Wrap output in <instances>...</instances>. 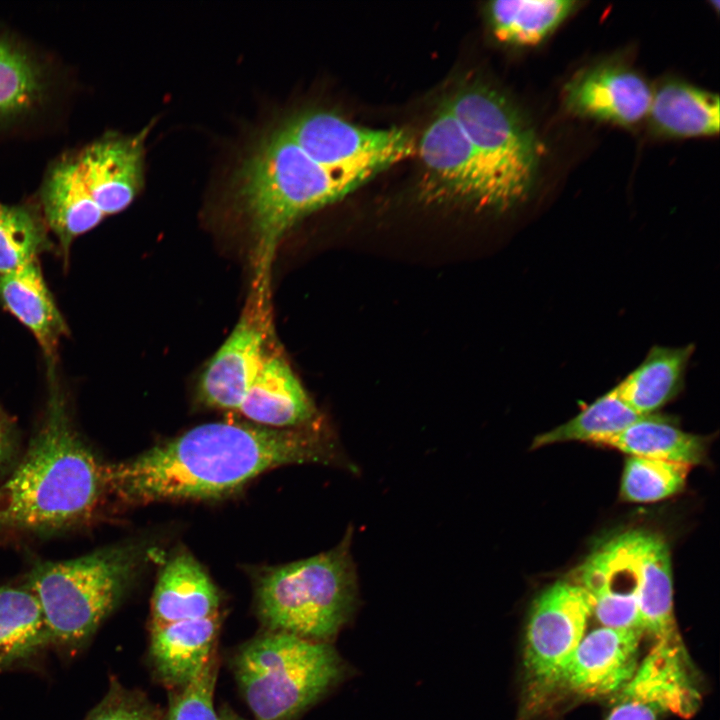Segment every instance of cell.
I'll return each mask as SVG.
<instances>
[{"label": "cell", "instance_id": "cell-1", "mask_svg": "<svg viewBox=\"0 0 720 720\" xmlns=\"http://www.w3.org/2000/svg\"><path fill=\"white\" fill-rule=\"evenodd\" d=\"M344 464L337 441L310 423L272 428L214 422L105 465L107 495L126 503L215 499L259 474L289 464Z\"/></svg>", "mask_w": 720, "mask_h": 720}, {"label": "cell", "instance_id": "cell-2", "mask_svg": "<svg viewBox=\"0 0 720 720\" xmlns=\"http://www.w3.org/2000/svg\"><path fill=\"white\" fill-rule=\"evenodd\" d=\"M41 425L0 485V531L51 534L88 523L107 496L105 465L77 430L55 380Z\"/></svg>", "mask_w": 720, "mask_h": 720}, {"label": "cell", "instance_id": "cell-3", "mask_svg": "<svg viewBox=\"0 0 720 720\" xmlns=\"http://www.w3.org/2000/svg\"><path fill=\"white\" fill-rule=\"evenodd\" d=\"M148 127L107 131L51 159L33 198L65 257L78 237L125 210L144 184Z\"/></svg>", "mask_w": 720, "mask_h": 720}, {"label": "cell", "instance_id": "cell-4", "mask_svg": "<svg viewBox=\"0 0 720 720\" xmlns=\"http://www.w3.org/2000/svg\"><path fill=\"white\" fill-rule=\"evenodd\" d=\"M364 180L334 172L311 157L282 124L259 143L236 177V201L256 238L265 268L283 235L308 214L342 199Z\"/></svg>", "mask_w": 720, "mask_h": 720}, {"label": "cell", "instance_id": "cell-5", "mask_svg": "<svg viewBox=\"0 0 720 720\" xmlns=\"http://www.w3.org/2000/svg\"><path fill=\"white\" fill-rule=\"evenodd\" d=\"M144 552L142 545L125 543L33 566L23 582L40 603L51 645L74 652L86 644L122 599Z\"/></svg>", "mask_w": 720, "mask_h": 720}, {"label": "cell", "instance_id": "cell-6", "mask_svg": "<svg viewBox=\"0 0 720 720\" xmlns=\"http://www.w3.org/2000/svg\"><path fill=\"white\" fill-rule=\"evenodd\" d=\"M351 537L349 529L327 552L260 573L257 613L270 632L325 643L336 636L357 600Z\"/></svg>", "mask_w": 720, "mask_h": 720}, {"label": "cell", "instance_id": "cell-7", "mask_svg": "<svg viewBox=\"0 0 720 720\" xmlns=\"http://www.w3.org/2000/svg\"><path fill=\"white\" fill-rule=\"evenodd\" d=\"M234 672L258 720H291L347 674L330 643L269 632L236 654Z\"/></svg>", "mask_w": 720, "mask_h": 720}, {"label": "cell", "instance_id": "cell-8", "mask_svg": "<svg viewBox=\"0 0 720 720\" xmlns=\"http://www.w3.org/2000/svg\"><path fill=\"white\" fill-rule=\"evenodd\" d=\"M446 105L489 172L501 210L526 200L538 177L541 144L519 110L482 85L459 90Z\"/></svg>", "mask_w": 720, "mask_h": 720}, {"label": "cell", "instance_id": "cell-9", "mask_svg": "<svg viewBox=\"0 0 720 720\" xmlns=\"http://www.w3.org/2000/svg\"><path fill=\"white\" fill-rule=\"evenodd\" d=\"M74 91L58 57L0 23V143L56 128Z\"/></svg>", "mask_w": 720, "mask_h": 720}, {"label": "cell", "instance_id": "cell-10", "mask_svg": "<svg viewBox=\"0 0 720 720\" xmlns=\"http://www.w3.org/2000/svg\"><path fill=\"white\" fill-rule=\"evenodd\" d=\"M594 601L578 583L559 580L533 601L524 635V706L536 707L553 693L583 639Z\"/></svg>", "mask_w": 720, "mask_h": 720}, {"label": "cell", "instance_id": "cell-11", "mask_svg": "<svg viewBox=\"0 0 720 720\" xmlns=\"http://www.w3.org/2000/svg\"><path fill=\"white\" fill-rule=\"evenodd\" d=\"M281 124L319 163L334 172L364 180L416 151L413 138L403 129L360 127L324 110L302 112Z\"/></svg>", "mask_w": 720, "mask_h": 720}, {"label": "cell", "instance_id": "cell-12", "mask_svg": "<svg viewBox=\"0 0 720 720\" xmlns=\"http://www.w3.org/2000/svg\"><path fill=\"white\" fill-rule=\"evenodd\" d=\"M418 152L425 200L502 211L489 172L446 103L423 133Z\"/></svg>", "mask_w": 720, "mask_h": 720}, {"label": "cell", "instance_id": "cell-13", "mask_svg": "<svg viewBox=\"0 0 720 720\" xmlns=\"http://www.w3.org/2000/svg\"><path fill=\"white\" fill-rule=\"evenodd\" d=\"M700 694L680 638L655 641L626 685L614 696L605 720H659L672 713L693 715Z\"/></svg>", "mask_w": 720, "mask_h": 720}, {"label": "cell", "instance_id": "cell-14", "mask_svg": "<svg viewBox=\"0 0 720 720\" xmlns=\"http://www.w3.org/2000/svg\"><path fill=\"white\" fill-rule=\"evenodd\" d=\"M571 579L591 595L593 615L602 626L643 632L632 530L600 545L575 570Z\"/></svg>", "mask_w": 720, "mask_h": 720}, {"label": "cell", "instance_id": "cell-15", "mask_svg": "<svg viewBox=\"0 0 720 720\" xmlns=\"http://www.w3.org/2000/svg\"><path fill=\"white\" fill-rule=\"evenodd\" d=\"M643 632L601 626L585 634L566 663L558 683L577 696H615L631 679Z\"/></svg>", "mask_w": 720, "mask_h": 720}, {"label": "cell", "instance_id": "cell-16", "mask_svg": "<svg viewBox=\"0 0 720 720\" xmlns=\"http://www.w3.org/2000/svg\"><path fill=\"white\" fill-rule=\"evenodd\" d=\"M652 90L637 72L601 64L576 75L565 87V104L576 115L630 126L649 112Z\"/></svg>", "mask_w": 720, "mask_h": 720}, {"label": "cell", "instance_id": "cell-17", "mask_svg": "<svg viewBox=\"0 0 720 720\" xmlns=\"http://www.w3.org/2000/svg\"><path fill=\"white\" fill-rule=\"evenodd\" d=\"M266 354L264 328L247 313L201 373L197 390L200 401L237 412Z\"/></svg>", "mask_w": 720, "mask_h": 720}, {"label": "cell", "instance_id": "cell-18", "mask_svg": "<svg viewBox=\"0 0 720 720\" xmlns=\"http://www.w3.org/2000/svg\"><path fill=\"white\" fill-rule=\"evenodd\" d=\"M237 412L257 425L285 429L312 423L316 410L287 362L266 354Z\"/></svg>", "mask_w": 720, "mask_h": 720}, {"label": "cell", "instance_id": "cell-19", "mask_svg": "<svg viewBox=\"0 0 720 720\" xmlns=\"http://www.w3.org/2000/svg\"><path fill=\"white\" fill-rule=\"evenodd\" d=\"M632 532L641 628L655 641L677 639L668 543L653 531L635 529Z\"/></svg>", "mask_w": 720, "mask_h": 720}, {"label": "cell", "instance_id": "cell-20", "mask_svg": "<svg viewBox=\"0 0 720 720\" xmlns=\"http://www.w3.org/2000/svg\"><path fill=\"white\" fill-rule=\"evenodd\" d=\"M218 615L151 625L150 656L161 680L178 689L193 681L214 655Z\"/></svg>", "mask_w": 720, "mask_h": 720}, {"label": "cell", "instance_id": "cell-21", "mask_svg": "<svg viewBox=\"0 0 720 720\" xmlns=\"http://www.w3.org/2000/svg\"><path fill=\"white\" fill-rule=\"evenodd\" d=\"M218 591L188 552L174 554L160 571L152 597L151 625L218 615Z\"/></svg>", "mask_w": 720, "mask_h": 720}, {"label": "cell", "instance_id": "cell-22", "mask_svg": "<svg viewBox=\"0 0 720 720\" xmlns=\"http://www.w3.org/2000/svg\"><path fill=\"white\" fill-rule=\"evenodd\" d=\"M0 301L53 360L67 326L44 279L39 260L0 275Z\"/></svg>", "mask_w": 720, "mask_h": 720}, {"label": "cell", "instance_id": "cell-23", "mask_svg": "<svg viewBox=\"0 0 720 720\" xmlns=\"http://www.w3.org/2000/svg\"><path fill=\"white\" fill-rule=\"evenodd\" d=\"M51 646L40 603L24 583L0 585V672Z\"/></svg>", "mask_w": 720, "mask_h": 720}, {"label": "cell", "instance_id": "cell-24", "mask_svg": "<svg viewBox=\"0 0 720 720\" xmlns=\"http://www.w3.org/2000/svg\"><path fill=\"white\" fill-rule=\"evenodd\" d=\"M653 128L671 137L716 135L719 97L691 84L670 80L654 92L648 112Z\"/></svg>", "mask_w": 720, "mask_h": 720}, {"label": "cell", "instance_id": "cell-25", "mask_svg": "<svg viewBox=\"0 0 720 720\" xmlns=\"http://www.w3.org/2000/svg\"><path fill=\"white\" fill-rule=\"evenodd\" d=\"M694 345L653 346L643 361L616 389L620 397L639 415H652L681 390Z\"/></svg>", "mask_w": 720, "mask_h": 720}, {"label": "cell", "instance_id": "cell-26", "mask_svg": "<svg viewBox=\"0 0 720 720\" xmlns=\"http://www.w3.org/2000/svg\"><path fill=\"white\" fill-rule=\"evenodd\" d=\"M629 456L671 461L693 466L706 455V440L679 429L671 417L648 415L622 432L598 443Z\"/></svg>", "mask_w": 720, "mask_h": 720}, {"label": "cell", "instance_id": "cell-27", "mask_svg": "<svg viewBox=\"0 0 720 720\" xmlns=\"http://www.w3.org/2000/svg\"><path fill=\"white\" fill-rule=\"evenodd\" d=\"M570 0H499L487 6L496 38L517 46H533L547 38L575 9Z\"/></svg>", "mask_w": 720, "mask_h": 720}, {"label": "cell", "instance_id": "cell-28", "mask_svg": "<svg viewBox=\"0 0 720 720\" xmlns=\"http://www.w3.org/2000/svg\"><path fill=\"white\" fill-rule=\"evenodd\" d=\"M49 234L33 197L17 204L0 202V275L39 260L50 247Z\"/></svg>", "mask_w": 720, "mask_h": 720}, {"label": "cell", "instance_id": "cell-29", "mask_svg": "<svg viewBox=\"0 0 720 720\" xmlns=\"http://www.w3.org/2000/svg\"><path fill=\"white\" fill-rule=\"evenodd\" d=\"M646 416L636 413L614 387L566 423L536 436L532 448L567 441H590L598 444Z\"/></svg>", "mask_w": 720, "mask_h": 720}, {"label": "cell", "instance_id": "cell-30", "mask_svg": "<svg viewBox=\"0 0 720 720\" xmlns=\"http://www.w3.org/2000/svg\"><path fill=\"white\" fill-rule=\"evenodd\" d=\"M690 469L683 463L629 456L622 475L621 497L632 503L671 497L683 490Z\"/></svg>", "mask_w": 720, "mask_h": 720}, {"label": "cell", "instance_id": "cell-31", "mask_svg": "<svg viewBox=\"0 0 720 720\" xmlns=\"http://www.w3.org/2000/svg\"><path fill=\"white\" fill-rule=\"evenodd\" d=\"M216 677L214 654L193 681L178 689L167 711L158 720H219L213 701Z\"/></svg>", "mask_w": 720, "mask_h": 720}, {"label": "cell", "instance_id": "cell-32", "mask_svg": "<svg viewBox=\"0 0 720 720\" xmlns=\"http://www.w3.org/2000/svg\"><path fill=\"white\" fill-rule=\"evenodd\" d=\"M152 706L142 697L113 683L104 698L85 720H158Z\"/></svg>", "mask_w": 720, "mask_h": 720}, {"label": "cell", "instance_id": "cell-33", "mask_svg": "<svg viewBox=\"0 0 720 720\" xmlns=\"http://www.w3.org/2000/svg\"><path fill=\"white\" fill-rule=\"evenodd\" d=\"M16 432L6 416L0 413V472L12 463L17 450Z\"/></svg>", "mask_w": 720, "mask_h": 720}, {"label": "cell", "instance_id": "cell-34", "mask_svg": "<svg viewBox=\"0 0 720 720\" xmlns=\"http://www.w3.org/2000/svg\"><path fill=\"white\" fill-rule=\"evenodd\" d=\"M218 715H219V720H245L229 711H222Z\"/></svg>", "mask_w": 720, "mask_h": 720}]
</instances>
